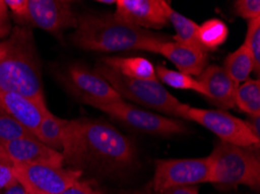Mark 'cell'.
I'll return each instance as SVG.
<instances>
[{
  "mask_svg": "<svg viewBox=\"0 0 260 194\" xmlns=\"http://www.w3.org/2000/svg\"><path fill=\"white\" fill-rule=\"evenodd\" d=\"M228 27L218 19L204 21L198 28V41L204 50H215L226 41Z\"/></svg>",
  "mask_w": 260,
  "mask_h": 194,
  "instance_id": "obj_21",
  "label": "cell"
},
{
  "mask_svg": "<svg viewBox=\"0 0 260 194\" xmlns=\"http://www.w3.org/2000/svg\"><path fill=\"white\" fill-rule=\"evenodd\" d=\"M101 62L126 78L159 81L154 65L144 57H106Z\"/></svg>",
  "mask_w": 260,
  "mask_h": 194,
  "instance_id": "obj_17",
  "label": "cell"
},
{
  "mask_svg": "<svg viewBox=\"0 0 260 194\" xmlns=\"http://www.w3.org/2000/svg\"><path fill=\"white\" fill-rule=\"evenodd\" d=\"M96 108L129 127L154 135H175L187 132V127L183 122L137 108L124 100L100 105Z\"/></svg>",
  "mask_w": 260,
  "mask_h": 194,
  "instance_id": "obj_9",
  "label": "cell"
},
{
  "mask_svg": "<svg viewBox=\"0 0 260 194\" xmlns=\"http://www.w3.org/2000/svg\"><path fill=\"white\" fill-rule=\"evenodd\" d=\"M84 164L92 163L106 169H124L136 158L135 145L115 127L105 122L81 120Z\"/></svg>",
  "mask_w": 260,
  "mask_h": 194,
  "instance_id": "obj_4",
  "label": "cell"
},
{
  "mask_svg": "<svg viewBox=\"0 0 260 194\" xmlns=\"http://www.w3.org/2000/svg\"><path fill=\"white\" fill-rule=\"evenodd\" d=\"M67 125L68 120L57 118L49 109H47L37 132L38 140L53 150L62 152Z\"/></svg>",
  "mask_w": 260,
  "mask_h": 194,
  "instance_id": "obj_18",
  "label": "cell"
},
{
  "mask_svg": "<svg viewBox=\"0 0 260 194\" xmlns=\"http://www.w3.org/2000/svg\"><path fill=\"white\" fill-rule=\"evenodd\" d=\"M12 22L5 0H0V38L9 36L12 31Z\"/></svg>",
  "mask_w": 260,
  "mask_h": 194,
  "instance_id": "obj_29",
  "label": "cell"
},
{
  "mask_svg": "<svg viewBox=\"0 0 260 194\" xmlns=\"http://www.w3.org/2000/svg\"><path fill=\"white\" fill-rule=\"evenodd\" d=\"M7 153L5 152V150H4V148L2 145H0V157H3V156H6Z\"/></svg>",
  "mask_w": 260,
  "mask_h": 194,
  "instance_id": "obj_35",
  "label": "cell"
},
{
  "mask_svg": "<svg viewBox=\"0 0 260 194\" xmlns=\"http://www.w3.org/2000/svg\"><path fill=\"white\" fill-rule=\"evenodd\" d=\"M234 9L238 17L246 19L247 21L260 18L259 0H237L234 4Z\"/></svg>",
  "mask_w": 260,
  "mask_h": 194,
  "instance_id": "obj_26",
  "label": "cell"
},
{
  "mask_svg": "<svg viewBox=\"0 0 260 194\" xmlns=\"http://www.w3.org/2000/svg\"><path fill=\"white\" fill-rule=\"evenodd\" d=\"M5 4L15 21L22 26L29 25L28 0H5Z\"/></svg>",
  "mask_w": 260,
  "mask_h": 194,
  "instance_id": "obj_27",
  "label": "cell"
},
{
  "mask_svg": "<svg viewBox=\"0 0 260 194\" xmlns=\"http://www.w3.org/2000/svg\"><path fill=\"white\" fill-rule=\"evenodd\" d=\"M209 178L210 161L208 157L157 161L153 188L155 193H160L173 187L209 183Z\"/></svg>",
  "mask_w": 260,
  "mask_h": 194,
  "instance_id": "obj_8",
  "label": "cell"
},
{
  "mask_svg": "<svg viewBox=\"0 0 260 194\" xmlns=\"http://www.w3.org/2000/svg\"><path fill=\"white\" fill-rule=\"evenodd\" d=\"M171 5L165 0H117L113 15L143 29H160L168 22Z\"/></svg>",
  "mask_w": 260,
  "mask_h": 194,
  "instance_id": "obj_11",
  "label": "cell"
},
{
  "mask_svg": "<svg viewBox=\"0 0 260 194\" xmlns=\"http://www.w3.org/2000/svg\"><path fill=\"white\" fill-rule=\"evenodd\" d=\"M0 91L21 94L46 105L34 36L27 27H14L0 41Z\"/></svg>",
  "mask_w": 260,
  "mask_h": 194,
  "instance_id": "obj_1",
  "label": "cell"
},
{
  "mask_svg": "<svg viewBox=\"0 0 260 194\" xmlns=\"http://www.w3.org/2000/svg\"><path fill=\"white\" fill-rule=\"evenodd\" d=\"M13 164H46L63 166L62 153L42 143L38 137H25L3 145Z\"/></svg>",
  "mask_w": 260,
  "mask_h": 194,
  "instance_id": "obj_14",
  "label": "cell"
},
{
  "mask_svg": "<svg viewBox=\"0 0 260 194\" xmlns=\"http://www.w3.org/2000/svg\"><path fill=\"white\" fill-rule=\"evenodd\" d=\"M208 158L210 161L209 183L219 188L244 185L259 191L260 160L258 153L251 148H243L220 141L216 143Z\"/></svg>",
  "mask_w": 260,
  "mask_h": 194,
  "instance_id": "obj_3",
  "label": "cell"
},
{
  "mask_svg": "<svg viewBox=\"0 0 260 194\" xmlns=\"http://www.w3.org/2000/svg\"><path fill=\"white\" fill-rule=\"evenodd\" d=\"M72 40L84 50L113 51L144 50L149 42L166 37L117 19L113 14H82Z\"/></svg>",
  "mask_w": 260,
  "mask_h": 194,
  "instance_id": "obj_2",
  "label": "cell"
},
{
  "mask_svg": "<svg viewBox=\"0 0 260 194\" xmlns=\"http://www.w3.org/2000/svg\"><path fill=\"white\" fill-rule=\"evenodd\" d=\"M155 72L157 79L160 78L161 82H164L165 84L171 86V88L180 90H190L202 94L203 97H207V92L204 90L203 85L201 84L198 79L189 76V74L180 72V71L171 70L166 68L165 65L157 66L155 69Z\"/></svg>",
  "mask_w": 260,
  "mask_h": 194,
  "instance_id": "obj_23",
  "label": "cell"
},
{
  "mask_svg": "<svg viewBox=\"0 0 260 194\" xmlns=\"http://www.w3.org/2000/svg\"><path fill=\"white\" fill-rule=\"evenodd\" d=\"M66 79L75 96L94 108L100 105L123 100L120 94L104 78L83 66H70Z\"/></svg>",
  "mask_w": 260,
  "mask_h": 194,
  "instance_id": "obj_10",
  "label": "cell"
},
{
  "mask_svg": "<svg viewBox=\"0 0 260 194\" xmlns=\"http://www.w3.org/2000/svg\"><path fill=\"white\" fill-rule=\"evenodd\" d=\"M94 72L104 78L121 98L129 99L137 104L156 109L168 115L180 118L181 108L184 104L169 93L159 81H137L126 78L102 62L96 66Z\"/></svg>",
  "mask_w": 260,
  "mask_h": 194,
  "instance_id": "obj_5",
  "label": "cell"
},
{
  "mask_svg": "<svg viewBox=\"0 0 260 194\" xmlns=\"http://www.w3.org/2000/svg\"><path fill=\"white\" fill-rule=\"evenodd\" d=\"M145 51L162 55L179 69L180 72L191 77H199L207 68L208 55L206 50L175 41H167L166 38L149 42L145 47Z\"/></svg>",
  "mask_w": 260,
  "mask_h": 194,
  "instance_id": "obj_13",
  "label": "cell"
},
{
  "mask_svg": "<svg viewBox=\"0 0 260 194\" xmlns=\"http://www.w3.org/2000/svg\"><path fill=\"white\" fill-rule=\"evenodd\" d=\"M168 21H171L176 31L175 42L203 49L198 41V23L176 12L172 6L168 10Z\"/></svg>",
  "mask_w": 260,
  "mask_h": 194,
  "instance_id": "obj_22",
  "label": "cell"
},
{
  "mask_svg": "<svg viewBox=\"0 0 260 194\" xmlns=\"http://www.w3.org/2000/svg\"><path fill=\"white\" fill-rule=\"evenodd\" d=\"M180 118L206 127L225 143L243 148H259L260 140L252 134L246 122L225 110L195 108L184 104L181 108Z\"/></svg>",
  "mask_w": 260,
  "mask_h": 194,
  "instance_id": "obj_6",
  "label": "cell"
},
{
  "mask_svg": "<svg viewBox=\"0 0 260 194\" xmlns=\"http://www.w3.org/2000/svg\"><path fill=\"white\" fill-rule=\"evenodd\" d=\"M235 106L250 117H260V82L247 79L238 85L235 96Z\"/></svg>",
  "mask_w": 260,
  "mask_h": 194,
  "instance_id": "obj_20",
  "label": "cell"
},
{
  "mask_svg": "<svg viewBox=\"0 0 260 194\" xmlns=\"http://www.w3.org/2000/svg\"><path fill=\"white\" fill-rule=\"evenodd\" d=\"M31 136L34 135L29 130H27L25 127L0 108V145L3 146L9 142Z\"/></svg>",
  "mask_w": 260,
  "mask_h": 194,
  "instance_id": "obj_24",
  "label": "cell"
},
{
  "mask_svg": "<svg viewBox=\"0 0 260 194\" xmlns=\"http://www.w3.org/2000/svg\"><path fill=\"white\" fill-rule=\"evenodd\" d=\"M13 171L28 194H61L82 176L81 170L46 164H13Z\"/></svg>",
  "mask_w": 260,
  "mask_h": 194,
  "instance_id": "obj_7",
  "label": "cell"
},
{
  "mask_svg": "<svg viewBox=\"0 0 260 194\" xmlns=\"http://www.w3.org/2000/svg\"><path fill=\"white\" fill-rule=\"evenodd\" d=\"M0 108L29 130L34 136H37L39 126L48 109L47 105L40 104L33 99L4 91H0Z\"/></svg>",
  "mask_w": 260,
  "mask_h": 194,
  "instance_id": "obj_15",
  "label": "cell"
},
{
  "mask_svg": "<svg viewBox=\"0 0 260 194\" xmlns=\"http://www.w3.org/2000/svg\"><path fill=\"white\" fill-rule=\"evenodd\" d=\"M198 81L207 92V99L220 109L235 107V96L238 85L218 65H209L202 71Z\"/></svg>",
  "mask_w": 260,
  "mask_h": 194,
  "instance_id": "obj_16",
  "label": "cell"
},
{
  "mask_svg": "<svg viewBox=\"0 0 260 194\" xmlns=\"http://www.w3.org/2000/svg\"><path fill=\"white\" fill-rule=\"evenodd\" d=\"M245 122L252 134L260 140V117H250V120Z\"/></svg>",
  "mask_w": 260,
  "mask_h": 194,
  "instance_id": "obj_32",
  "label": "cell"
},
{
  "mask_svg": "<svg viewBox=\"0 0 260 194\" xmlns=\"http://www.w3.org/2000/svg\"><path fill=\"white\" fill-rule=\"evenodd\" d=\"M156 194H200L196 186H181V187H173L165 189V191Z\"/></svg>",
  "mask_w": 260,
  "mask_h": 194,
  "instance_id": "obj_31",
  "label": "cell"
},
{
  "mask_svg": "<svg viewBox=\"0 0 260 194\" xmlns=\"http://www.w3.org/2000/svg\"><path fill=\"white\" fill-rule=\"evenodd\" d=\"M223 69L237 85L247 81L251 72L254 71V62L246 47L242 45L230 54L224 62Z\"/></svg>",
  "mask_w": 260,
  "mask_h": 194,
  "instance_id": "obj_19",
  "label": "cell"
},
{
  "mask_svg": "<svg viewBox=\"0 0 260 194\" xmlns=\"http://www.w3.org/2000/svg\"><path fill=\"white\" fill-rule=\"evenodd\" d=\"M61 194H98L96 189H94L88 181L77 180L72 186L64 189Z\"/></svg>",
  "mask_w": 260,
  "mask_h": 194,
  "instance_id": "obj_30",
  "label": "cell"
},
{
  "mask_svg": "<svg viewBox=\"0 0 260 194\" xmlns=\"http://www.w3.org/2000/svg\"><path fill=\"white\" fill-rule=\"evenodd\" d=\"M29 25L49 33L58 34L68 28H76L77 17L72 3L64 0H28Z\"/></svg>",
  "mask_w": 260,
  "mask_h": 194,
  "instance_id": "obj_12",
  "label": "cell"
},
{
  "mask_svg": "<svg viewBox=\"0 0 260 194\" xmlns=\"http://www.w3.org/2000/svg\"><path fill=\"white\" fill-rule=\"evenodd\" d=\"M17 181L13 171V162L7 155L0 157V192Z\"/></svg>",
  "mask_w": 260,
  "mask_h": 194,
  "instance_id": "obj_28",
  "label": "cell"
},
{
  "mask_svg": "<svg viewBox=\"0 0 260 194\" xmlns=\"http://www.w3.org/2000/svg\"><path fill=\"white\" fill-rule=\"evenodd\" d=\"M0 194H28L26 192V189L22 187L21 184H19L18 181L13 185L9 186V187L3 189L2 192H0Z\"/></svg>",
  "mask_w": 260,
  "mask_h": 194,
  "instance_id": "obj_33",
  "label": "cell"
},
{
  "mask_svg": "<svg viewBox=\"0 0 260 194\" xmlns=\"http://www.w3.org/2000/svg\"><path fill=\"white\" fill-rule=\"evenodd\" d=\"M249 50L254 62V72L259 76L260 71V18L250 20L247 23L245 42L243 43Z\"/></svg>",
  "mask_w": 260,
  "mask_h": 194,
  "instance_id": "obj_25",
  "label": "cell"
},
{
  "mask_svg": "<svg viewBox=\"0 0 260 194\" xmlns=\"http://www.w3.org/2000/svg\"><path fill=\"white\" fill-rule=\"evenodd\" d=\"M116 2L117 0H110V2H108V0H100L98 3H102V4H115L116 5Z\"/></svg>",
  "mask_w": 260,
  "mask_h": 194,
  "instance_id": "obj_34",
  "label": "cell"
}]
</instances>
